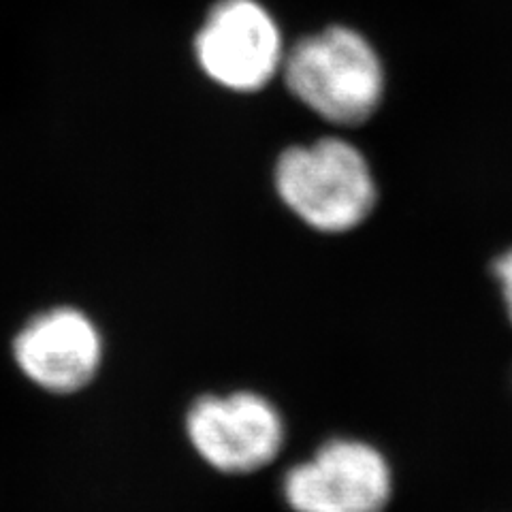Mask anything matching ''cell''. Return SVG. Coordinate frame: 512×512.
I'll list each match as a JSON object with an SVG mask.
<instances>
[{"instance_id":"6da1fadb","label":"cell","mask_w":512,"mask_h":512,"mask_svg":"<svg viewBox=\"0 0 512 512\" xmlns=\"http://www.w3.org/2000/svg\"><path fill=\"white\" fill-rule=\"evenodd\" d=\"M282 82L293 99L335 126H359L382 105L387 73L363 32L333 24L286 50Z\"/></svg>"},{"instance_id":"7a4b0ae2","label":"cell","mask_w":512,"mask_h":512,"mask_svg":"<svg viewBox=\"0 0 512 512\" xmlns=\"http://www.w3.org/2000/svg\"><path fill=\"white\" fill-rule=\"evenodd\" d=\"M274 186L288 212L327 235L359 229L378 205L370 160L333 135L286 148L276 160Z\"/></svg>"},{"instance_id":"3957f363","label":"cell","mask_w":512,"mask_h":512,"mask_svg":"<svg viewBox=\"0 0 512 512\" xmlns=\"http://www.w3.org/2000/svg\"><path fill=\"white\" fill-rule=\"evenodd\" d=\"M286 50L276 18L259 0H218L195 37L203 75L235 94H254L280 77Z\"/></svg>"},{"instance_id":"277c9868","label":"cell","mask_w":512,"mask_h":512,"mask_svg":"<svg viewBox=\"0 0 512 512\" xmlns=\"http://www.w3.org/2000/svg\"><path fill=\"white\" fill-rule=\"evenodd\" d=\"M293 512H384L393 498L389 459L370 442L333 438L284 474Z\"/></svg>"},{"instance_id":"5b68a950","label":"cell","mask_w":512,"mask_h":512,"mask_svg":"<svg viewBox=\"0 0 512 512\" xmlns=\"http://www.w3.org/2000/svg\"><path fill=\"white\" fill-rule=\"evenodd\" d=\"M186 436L195 453L220 474H252L284 448L280 410L254 391L201 395L186 412Z\"/></svg>"},{"instance_id":"8992f818","label":"cell","mask_w":512,"mask_h":512,"mask_svg":"<svg viewBox=\"0 0 512 512\" xmlns=\"http://www.w3.org/2000/svg\"><path fill=\"white\" fill-rule=\"evenodd\" d=\"M11 359L24 380L47 395H77L99 378L105 335L82 308L52 306L15 331Z\"/></svg>"},{"instance_id":"52a82bcc","label":"cell","mask_w":512,"mask_h":512,"mask_svg":"<svg viewBox=\"0 0 512 512\" xmlns=\"http://www.w3.org/2000/svg\"><path fill=\"white\" fill-rule=\"evenodd\" d=\"M493 276L500 284L502 291V299L506 306V314L512 323V248H508L506 252L495 256L493 261Z\"/></svg>"}]
</instances>
